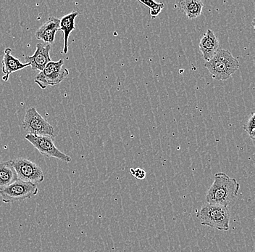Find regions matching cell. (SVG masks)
Segmentation results:
<instances>
[{
  "mask_svg": "<svg viewBox=\"0 0 255 252\" xmlns=\"http://www.w3.org/2000/svg\"><path fill=\"white\" fill-rule=\"evenodd\" d=\"M64 60L51 61L45 68L38 73L34 81L40 88L44 90L47 87H53L60 84L68 76L69 71L63 66Z\"/></svg>",
  "mask_w": 255,
  "mask_h": 252,
  "instance_id": "obj_4",
  "label": "cell"
},
{
  "mask_svg": "<svg viewBox=\"0 0 255 252\" xmlns=\"http://www.w3.org/2000/svg\"><path fill=\"white\" fill-rule=\"evenodd\" d=\"M18 180L10 160L0 162V191Z\"/></svg>",
  "mask_w": 255,
  "mask_h": 252,
  "instance_id": "obj_14",
  "label": "cell"
},
{
  "mask_svg": "<svg viewBox=\"0 0 255 252\" xmlns=\"http://www.w3.org/2000/svg\"><path fill=\"white\" fill-rule=\"evenodd\" d=\"M1 64H2L1 71L4 74V76L2 77V80L4 81H8L9 76L12 73L20 71V70L23 69L26 67L30 66L29 63H21L20 60L14 57L12 55V49L9 48V47L4 49Z\"/></svg>",
  "mask_w": 255,
  "mask_h": 252,
  "instance_id": "obj_11",
  "label": "cell"
},
{
  "mask_svg": "<svg viewBox=\"0 0 255 252\" xmlns=\"http://www.w3.org/2000/svg\"><path fill=\"white\" fill-rule=\"evenodd\" d=\"M240 185L235 178L223 172L215 174V180L206 194L207 204L227 207L238 195Z\"/></svg>",
  "mask_w": 255,
  "mask_h": 252,
  "instance_id": "obj_1",
  "label": "cell"
},
{
  "mask_svg": "<svg viewBox=\"0 0 255 252\" xmlns=\"http://www.w3.org/2000/svg\"><path fill=\"white\" fill-rule=\"evenodd\" d=\"M240 64L229 50L219 49L211 60L206 62L205 68L213 79L226 81L239 69Z\"/></svg>",
  "mask_w": 255,
  "mask_h": 252,
  "instance_id": "obj_2",
  "label": "cell"
},
{
  "mask_svg": "<svg viewBox=\"0 0 255 252\" xmlns=\"http://www.w3.org/2000/svg\"><path fill=\"white\" fill-rule=\"evenodd\" d=\"M130 172L133 177H135L136 179L139 180H143L146 178V172L144 170L141 168H130Z\"/></svg>",
  "mask_w": 255,
  "mask_h": 252,
  "instance_id": "obj_18",
  "label": "cell"
},
{
  "mask_svg": "<svg viewBox=\"0 0 255 252\" xmlns=\"http://www.w3.org/2000/svg\"><path fill=\"white\" fill-rule=\"evenodd\" d=\"M255 111H253L252 113L251 116L249 118L248 120L246 122V124H245V127H244V129L246 131L247 134H248L250 138L252 139L253 140H255Z\"/></svg>",
  "mask_w": 255,
  "mask_h": 252,
  "instance_id": "obj_17",
  "label": "cell"
},
{
  "mask_svg": "<svg viewBox=\"0 0 255 252\" xmlns=\"http://www.w3.org/2000/svg\"><path fill=\"white\" fill-rule=\"evenodd\" d=\"M79 15V12L73 10L69 14H67L65 16L60 19V31H63L64 33L63 54L68 53V39H69L70 34H71L72 31L76 28L75 21H76V17Z\"/></svg>",
  "mask_w": 255,
  "mask_h": 252,
  "instance_id": "obj_13",
  "label": "cell"
},
{
  "mask_svg": "<svg viewBox=\"0 0 255 252\" xmlns=\"http://www.w3.org/2000/svg\"><path fill=\"white\" fill-rule=\"evenodd\" d=\"M25 139L36 148L40 154L46 157L55 158L65 163H70L72 161L71 156L64 154L56 147L53 140L50 137L38 136L27 134Z\"/></svg>",
  "mask_w": 255,
  "mask_h": 252,
  "instance_id": "obj_8",
  "label": "cell"
},
{
  "mask_svg": "<svg viewBox=\"0 0 255 252\" xmlns=\"http://www.w3.org/2000/svg\"><path fill=\"white\" fill-rule=\"evenodd\" d=\"M51 50V44H44L39 43L36 44V49L31 56L25 57L26 63H29L31 69L33 71H41L46 65L52 61L49 52Z\"/></svg>",
  "mask_w": 255,
  "mask_h": 252,
  "instance_id": "obj_9",
  "label": "cell"
},
{
  "mask_svg": "<svg viewBox=\"0 0 255 252\" xmlns=\"http://www.w3.org/2000/svg\"><path fill=\"white\" fill-rule=\"evenodd\" d=\"M23 127L30 135L55 137L54 127L39 114L34 107H31L25 111Z\"/></svg>",
  "mask_w": 255,
  "mask_h": 252,
  "instance_id": "obj_6",
  "label": "cell"
},
{
  "mask_svg": "<svg viewBox=\"0 0 255 252\" xmlns=\"http://www.w3.org/2000/svg\"><path fill=\"white\" fill-rule=\"evenodd\" d=\"M181 9L189 20L197 18L202 14L204 4L199 0H184L180 1Z\"/></svg>",
  "mask_w": 255,
  "mask_h": 252,
  "instance_id": "obj_15",
  "label": "cell"
},
{
  "mask_svg": "<svg viewBox=\"0 0 255 252\" xmlns=\"http://www.w3.org/2000/svg\"><path fill=\"white\" fill-rule=\"evenodd\" d=\"M220 43L211 29H208L199 42V49L206 62L211 60L219 50Z\"/></svg>",
  "mask_w": 255,
  "mask_h": 252,
  "instance_id": "obj_10",
  "label": "cell"
},
{
  "mask_svg": "<svg viewBox=\"0 0 255 252\" xmlns=\"http://www.w3.org/2000/svg\"><path fill=\"white\" fill-rule=\"evenodd\" d=\"M10 162L18 180L35 185L40 184L44 181L42 170L36 163L22 157L12 159Z\"/></svg>",
  "mask_w": 255,
  "mask_h": 252,
  "instance_id": "obj_7",
  "label": "cell"
},
{
  "mask_svg": "<svg viewBox=\"0 0 255 252\" xmlns=\"http://www.w3.org/2000/svg\"><path fill=\"white\" fill-rule=\"evenodd\" d=\"M38 192L39 188L36 185L17 180L0 191V196L4 203L9 204L31 199L37 195Z\"/></svg>",
  "mask_w": 255,
  "mask_h": 252,
  "instance_id": "obj_5",
  "label": "cell"
},
{
  "mask_svg": "<svg viewBox=\"0 0 255 252\" xmlns=\"http://www.w3.org/2000/svg\"><path fill=\"white\" fill-rule=\"evenodd\" d=\"M138 1L150 8V15L152 18H155L156 17L158 16L161 10L165 7V4L163 3H157L152 0H148V1L138 0Z\"/></svg>",
  "mask_w": 255,
  "mask_h": 252,
  "instance_id": "obj_16",
  "label": "cell"
},
{
  "mask_svg": "<svg viewBox=\"0 0 255 252\" xmlns=\"http://www.w3.org/2000/svg\"><path fill=\"white\" fill-rule=\"evenodd\" d=\"M197 218L201 225L221 231H228L230 223V214L227 207L217 204H206L197 212Z\"/></svg>",
  "mask_w": 255,
  "mask_h": 252,
  "instance_id": "obj_3",
  "label": "cell"
},
{
  "mask_svg": "<svg viewBox=\"0 0 255 252\" xmlns=\"http://www.w3.org/2000/svg\"><path fill=\"white\" fill-rule=\"evenodd\" d=\"M58 31H60V19L50 17L36 31V37L39 40H43L51 44L55 41L56 33Z\"/></svg>",
  "mask_w": 255,
  "mask_h": 252,
  "instance_id": "obj_12",
  "label": "cell"
}]
</instances>
